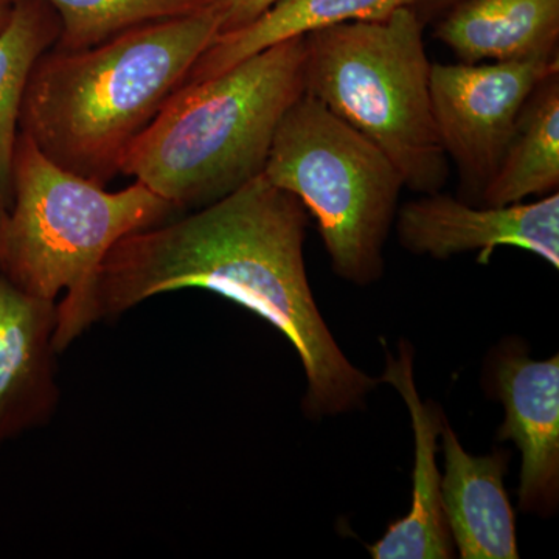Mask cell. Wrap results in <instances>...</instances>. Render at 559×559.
Returning a JSON list of instances; mask_svg holds the SVG:
<instances>
[{
    "label": "cell",
    "instance_id": "ac0fdd59",
    "mask_svg": "<svg viewBox=\"0 0 559 559\" xmlns=\"http://www.w3.org/2000/svg\"><path fill=\"white\" fill-rule=\"evenodd\" d=\"M275 2L277 0H226L218 35L245 27Z\"/></svg>",
    "mask_w": 559,
    "mask_h": 559
},
{
    "label": "cell",
    "instance_id": "9a60e30c",
    "mask_svg": "<svg viewBox=\"0 0 559 559\" xmlns=\"http://www.w3.org/2000/svg\"><path fill=\"white\" fill-rule=\"evenodd\" d=\"M559 187V73L547 76L522 109L485 205H510L557 193Z\"/></svg>",
    "mask_w": 559,
    "mask_h": 559
},
{
    "label": "cell",
    "instance_id": "2e32d148",
    "mask_svg": "<svg viewBox=\"0 0 559 559\" xmlns=\"http://www.w3.org/2000/svg\"><path fill=\"white\" fill-rule=\"evenodd\" d=\"M60 36V17L46 0H14L0 31V215L13 200V160L25 90L36 61Z\"/></svg>",
    "mask_w": 559,
    "mask_h": 559
},
{
    "label": "cell",
    "instance_id": "30bf717a",
    "mask_svg": "<svg viewBox=\"0 0 559 559\" xmlns=\"http://www.w3.org/2000/svg\"><path fill=\"white\" fill-rule=\"evenodd\" d=\"M57 325L55 301L0 275V448L46 425L57 411Z\"/></svg>",
    "mask_w": 559,
    "mask_h": 559
},
{
    "label": "cell",
    "instance_id": "5bb4252c",
    "mask_svg": "<svg viewBox=\"0 0 559 559\" xmlns=\"http://www.w3.org/2000/svg\"><path fill=\"white\" fill-rule=\"evenodd\" d=\"M415 0H277L238 31L221 33L190 69L182 87L226 72L259 51L307 35L316 28L352 21H378Z\"/></svg>",
    "mask_w": 559,
    "mask_h": 559
},
{
    "label": "cell",
    "instance_id": "e0dca14e",
    "mask_svg": "<svg viewBox=\"0 0 559 559\" xmlns=\"http://www.w3.org/2000/svg\"><path fill=\"white\" fill-rule=\"evenodd\" d=\"M60 17V36L51 47L80 51L153 22L197 13L223 0H46Z\"/></svg>",
    "mask_w": 559,
    "mask_h": 559
},
{
    "label": "cell",
    "instance_id": "7a4b0ae2",
    "mask_svg": "<svg viewBox=\"0 0 559 559\" xmlns=\"http://www.w3.org/2000/svg\"><path fill=\"white\" fill-rule=\"evenodd\" d=\"M223 10L224 0L91 49L47 50L25 90L21 132L64 170L108 187L132 143L218 36Z\"/></svg>",
    "mask_w": 559,
    "mask_h": 559
},
{
    "label": "cell",
    "instance_id": "8992f818",
    "mask_svg": "<svg viewBox=\"0 0 559 559\" xmlns=\"http://www.w3.org/2000/svg\"><path fill=\"white\" fill-rule=\"evenodd\" d=\"M263 176L316 219L341 278L366 286L382 277L404 182L366 135L304 92L280 121Z\"/></svg>",
    "mask_w": 559,
    "mask_h": 559
},
{
    "label": "cell",
    "instance_id": "d6986e66",
    "mask_svg": "<svg viewBox=\"0 0 559 559\" xmlns=\"http://www.w3.org/2000/svg\"><path fill=\"white\" fill-rule=\"evenodd\" d=\"M459 2L462 0H415L414 10L417 11L419 20L425 22L426 17L448 11Z\"/></svg>",
    "mask_w": 559,
    "mask_h": 559
},
{
    "label": "cell",
    "instance_id": "9c48e42d",
    "mask_svg": "<svg viewBox=\"0 0 559 559\" xmlns=\"http://www.w3.org/2000/svg\"><path fill=\"white\" fill-rule=\"evenodd\" d=\"M492 385L506 409L498 439L522 454L521 510L551 516L559 499V356L533 360L510 345L496 358Z\"/></svg>",
    "mask_w": 559,
    "mask_h": 559
},
{
    "label": "cell",
    "instance_id": "52a82bcc",
    "mask_svg": "<svg viewBox=\"0 0 559 559\" xmlns=\"http://www.w3.org/2000/svg\"><path fill=\"white\" fill-rule=\"evenodd\" d=\"M555 73H559L558 49L516 61L432 64L430 98L437 132L471 197L481 200L530 95Z\"/></svg>",
    "mask_w": 559,
    "mask_h": 559
},
{
    "label": "cell",
    "instance_id": "7c38bea8",
    "mask_svg": "<svg viewBox=\"0 0 559 559\" xmlns=\"http://www.w3.org/2000/svg\"><path fill=\"white\" fill-rule=\"evenodd\" d=\"M441 496L452 543L463 559H518L516 516L503 487L509 452L471 455L444 421Z\"/></svg>",
    "mask_w": 559,
    "mask_h": 559
},
{
    "label": "cell",
    "instance_id": "4fadbf2b",
    "mask_svg": "<svg viewBox=\"0 0 559 559\" xmlns=\"http://www.w3.org/2000/svg\"><path fill=\"white\" fill-rule=\"evenodd\" d=\"M436 36L468 64L525 60L558 49L559 0H462Z\"/></svg>",
    "mask_w": 559,
    "mask_h": 559
},
{
    "label": "cell",
    "instance_id": "ba28073f",
    "mask_svg": "<svg viewBox=\"0 0 559 559\" xmlns=\"http://www.w3.org/2000/svg\"><path fill=\"white\" fill-rule=\"evenodd\" d=\"M401 246L415 253L444 260L479 252L488 264L502 246L535 253L559 267V193L535 202L474 207L448 194H423L396 212Z\"/></svg>",
    "mask_w": 559,
    "mask_h": 559
},
{
    "label": "cell",
    "instance_id": "8fae6325",
    "mask_svg": "<svg viewBox=\"0 0 559 559\" xmlns=\"http://www.w3.org/2000/svg\"><path fill=\"white\" fill-rule=\"evenodd\" d=\"M381 382L393 385L407 409L415 437L414 489L412 507L403 520L393 522L381 539L369 546L374 559H447L454 557V543L441 496V474L437 466V437L443 429L441 411L425 403L414 380V353L407 342L400 344V358L388 355Z\"/></svg>",
    "mask_w": 559,
    "mask_h": 559
},
{
    "label": "cell",
    "instance_id": "ffe728a7",
    "mask_svg": "<svg viewBox=\"0 0 559 559\" xmlns=\"http://www.w3.org/2000/svg\"><path fill=\"white\" fill-rule=\"evenodd\" d=\"M14 0H0V31L5 27L13 11Z\"/></svg>",
    "mask_w": 559,
    "mask_h": 559
},
{
    "label": "cell",
    "instance_id": "277c9868",
    "mask_svg": "<svg viewBox=\"0 0 559 559\" xmlns=\"http://www.w3.org/2000/svg\"><path fill=\"white\" fill-rule=\"evenodd\" d=\"M175 212L139 180L108 191L64 170L20 131L13 200L0 215V275L39 299L55 301L64 290L55 333L62 353L91 326L92 294L110 249Z\"/></svg>",
    "mask_w": 559,
    "mask_h": 559
},
{
    "label": "cell",
    "instance_id": "6da1fadb",
    "mask_svg": "<svg viewBox=\"0 0 559 559\" xmlns=\"http://www.w3.org/2000/svg\"><path fill=\"white\" fill-rule=\"evenodd\" d=\"M310 215L263 175L175 223L128 235L103 260L90 322L171 290L219 294L266 320L296 348L307 374L304 409H355L377 380L353 366L312 297L304 246Z\"/></svg>",
    "mask_w": 559,
    "mask_h": 559
},
{
    "label": "cell",
    "instance_id": "5b68a950",
    "mask_svg": "<svg viewBox=\"0 0 559 559\" xmlns=\"http://www.w3.org/2000/svg\"><path fill=\"white\" fill-rule=\"evenodd\" d=\"M423 27L414 7H403L384 20L308 32L304 84L392 160L404 187L432 194L447 186L450 159L433 120Z\"/></svg>",
    "mask_w": 559,
    "mask_h": 559
},
{
    "label": "cell",
    "instance_id": "3957f363",
    "mask_svg": "<svg viewBox=\"0 0 559 559\" xmlns=\"http://www.w3.org/2000/svg\"><path fill=\"white\" fill-rule=\"evenodd\" d=\"M304 35L180 87L121 164L178 210H198L263 175L275 131L305 92Z\"/></svg>",
    "mask_w": 559,
    "mask_h": 559
}]
</instances>
